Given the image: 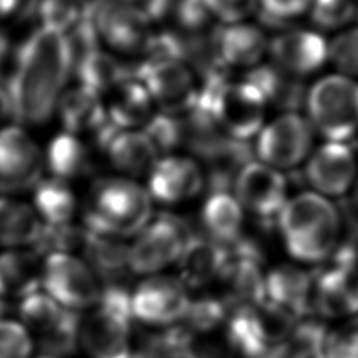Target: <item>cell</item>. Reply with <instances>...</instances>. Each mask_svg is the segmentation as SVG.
<instances>
[{
	"instance_id": "obj_1",
	"label": "cell",
	"mask_w": 358,
	"mask_h": 358,
	"mask_svg": "<svg viewBox=\"0 0 358 358\" xmlns=\"http://www.w3.org/2000/svg\"><path fill=\"white\" fill-rule=\"evenodd\" d=\"M70 73L66 35L52 28H38L20 50L8 90L15 119L25 126L46 123L56 110Z\"/></svg>"
},
{
	"instance_id": "obj_2",
	"label": "cell",
	"mask_w": 358,
	"mask_h": 358,
	"mask_svg": "<svg viewBox=\"0 0 358 358\" xmlns=\"http://www.w3.org/2000/svg\"><path fill=\"white\" fill-rule=\"evenodd\" d=\"M277 222L288 253L308 263L327 260L344 232L334 203L310 190L288 197Z\"/></svg>"
},
{
	"instance_id": "obj_3",
	"label": "cell",
	"mask_w": 358,
	"mask_h": 358,
	"mask_svg": "<svg viewBox=\"0 0 358 358\" xmlns=\"http://www.w3.org/2000/svg\"><path fill=\"white\" fill-rule=\"evenodd\" d=\"M84 228L95 235L127 238L138 235L152 220V200L138 180L109 176L95 182Z\"/></svg>"
},
{
	"instance_id": "obj_4",
	"label": "cell",
	"mask_w": 358,
	"mask_h": 358,
	"mask_svg": "<svg viewBox=\"0 0 358 358\" xmlns=\"http://www.w3.org/2000/svg\"><path fill=\"white\" fill-rule=\"evenodd\" d=\"M197 106L222 134L235 141L255 138L266 123L267 103L245 78L208 81L200 88Z\"/></svg>"
},
{
	"instance_id": "obj_5",
	"label": "cell",
	"mask_w": 358,
	"mask_h": 358,
	"mask_svg": "<svg viewBox=\"0 0 358 358\" xmlns=\"http://www.w3.org/2000/svg\"><path fill=\"white\" fill-rule=\"evenodd\" d=\"M98 308L80 323L78 341L90 358H133L131 292L123 282L101 284Z\"/></svg>"
},
{
	"instance_id": "obj_6",
	"label": "cell",
	"mask_w": 358,
	"mask_h": 358,
	"mask_svg": "<svg viewBox=\"0 0 358 358\" xmlns=\"http://www.w3.org/2000/svg\"><path fill=\"white\" fill-rule=\"evenodd\" d=\"M306 119L326 141L348 143L358 133V80L330 73L305 92Z\"/></svg>"
},
{
	"instance_id": "obj_7",
	"label": "cell",
	"mask_w": 358,
	"mask_h": 358,
	"mask_svg": "<svg viewBox=\"0 0 358 358\" xmlns=\"http://www.w3.org/2000/svg\"><path fill=\"white\" fill-rule=\"evenodd\" d=\"M315 130L305 115L285 110L266 122L255 137L257 161L280 171L305 164L315 148Z\"/></svg>"
},
{
	"instance_id": "obj_8",
	"label": "cell",
	"mask_w": 358,
	"mask_h": 358,
	"mask_svg": "<svg viewBox=\"0 0 358 358\" xmlns=\"http://www.w3.org/2000/svg\"><path fill=\"white\" fill-rule=\"evenodd\" d=\"M136 78L148 91L159 113L176 117L197 106L201 85L183 59H148L137 70Z\"/></svg>"
},
{
	"instance_id": "obj_9",
	"label": "cell",
	"mask_w": 358,
	"mask_h": 358,
	"mask_svg": "<svg viewBox=\"0 0 358 358\" xmlns=\"http://www.w3.org/2000/svg\"><path fill=\"white\" fill-rule=\"evenodd\" d=\"M41 284L66 309H85L98 303L101 282L92 268L71 253H50L42 264Z\"/></svg>"
},
{
	"instance_id": "obj_10",
	"label": "cell",
	"mask_w": 358,
	"mask_h": 358,
	"mask_svg": "<svg viewBox=\"0 0 358 358\" xmlns=\"http://www.w3.org/2000/svg\"><path fill=\"white\" fill-rule=\"evenodd\" d=\"M190 235L178 218H152L129 248V268L136 274H152L179 260Z\"/></svg>"
},
{
	"instance_id": "obj_11",
	"label": "cell",
	"mask_w": 358,
	"mask_h": 358,
	"mask_svg": "<svg viewBox=\"0 0 358 358\" xmlns=\"http://www.w3.org/2000/svg\"><path fill=\"white\" fill-rule=\"evenodd\" d=\"M99 43L120 55L145 53L151 25L120 0H103L88 17Z\"/></svg>"
},
{
	"instance_id": "obj_12",
	"label": "cell",
	"mask_w": 358,
	"mask_h": 358,
	"mask_svg": "<svg viewBox=\"0 0 358 358\" xmlns=\"http://www.w3.org/2000/svg\"><path fill=\"white\" fill-rule=\"evenodd\" d=\"M303 172L310 192L333 200L351 192L358 178V159L348 143L324 141L312 150Z\"/></svg>"
},
{
	"instance_id": "obj_13",
	"label": "cell",
	"mask_w": 358,
	"mask_h": 358,
	"mask_svg": "<svg viewBox=\"0 0 358 358\" xmlns=\"http://www.w3.org/2000/svg\"><path fill=\"white\" fill-rule=\"evenodd\" d=\"M232 194L245 213L264 221L277 220L288 200V182L284 172L256 159L239 169Z\"/></svg>"
},
{
	"instance_id": "obj_14",
	"label": "cell",
	"mask_w": 358,
	"mask_h": 358,
	"mask_svg": "<svg viewBox=\"0 0 358 358\" xmlns=\"http://www.w3.org/2000/svg\"><path fill=\"white\" fill-rule=\"evenodd\" d=\"M144 185L152 203L180 204L196 199L204 187L200 164L185 154L171 152L158 157Z\"/></svg>"
},
{
	"instance_id": "obj_15",
	"label": "cell",
	"mask_w": 358,
	"mask_h": 358,
	"mask_svg": "<svg viewBox=\"0 0 358 358\" xmlns=\"http://www.w3.org/2000/svg\"><path fill=\"white\" fill-rule=\"evenodd\" d=\"M267 56L285 73L306 78L329 63V39L316 29H288L270 38Z\"/></svg>"
},
{
	"instance_id": "obj_16",
	"label": "cell",
	"mask_w": 358,
	"mask_h": 358,
	"mask_svg": "<svg viewBox=\"0 0 358 358\" xmlns=\"http://www.w3.org/2000/svg\"><path fill=\"white\" fill-rule=\"evenodd\" d=\"M189 302L185 284L179 278L154 275L131 292V315L147 324L166 326L182 319Z\"/></svg>"
},
{
	"instance_id": "obj_17",
	"label": "cell",
	"mask_w": 358,
	"mask_h": 358,
	"mask_svg": "<svg viewBox=\"0 0 358 358\" xmlns=\"http://www.w3.org/2000/svg\"><path fill=\"white\" fill-rule=\"evenodd\" d=\"M268 41L266 32L249 21L222 24L213 39L214 56L222 67L249 71L264 62Z\"/></svg>"
},
{
	"instance_id": "obj_18",
	"label": "cell",
	"mask_w": 358,
	"mask_h": 358,
	"mask_svg": "<svg viewBox=\"0 0 358 358\" xmlns=\"http://www.w3.org/2000/svg\"><path fill=\"white\" fill-rule=\"evenodd\" d=\"M43 154L21 124L0 127V186H18L36 178Z\"/></svg>"
},
{
	"instance_id": "obj_19",
	"label": "cell",
	"mask_w": 358,
	"mask_h": 358,
	"mask_svg": "<svg viewBox=\"0 0 358 358\" xmlns=\"http://www.w3.org/2000/svg\"><path fill=\"white\" fill-rule=\"evenodd\" d=\"M63 131L81 138L84 134H98L109 124L105 105L99 94L77 84L66 87L55 110Z\"/></svg>"
},
{
	"instance_id": "obj_20",
	"label": "cell",
	"mask_w": 358,
	"mask_h": 358,
	"mask_svg": "<svg viewBox=\"0 0 358 358\" xmlns=\"http://www.w3.org/2000/svg\"><path fill=\"white\" fill-rule=\"evenodd\" d=\"M106 95V119L116 130H141L157 113L148 91L136 77H124Z\"/></svg>"
},
{
	"instance_id": "obj_21",
	"label": "cell",
	"mask_w": 358,
	"mask_h": 358,
	"mask_svg": "<svg viewBox=\"0 0 358 358\" xmlns=\"http://www.w3.org/2000/svg\"><path fill=\"white\" fill-rule=\"evenodd\" d=\"M109 164L120 176H147L159 154L143 130H113L103 144Z\"/></svg>"
},
{
	"instance_id": "obj_22",
	"label": "cell",
	"mask_w": 358,
	"mask_h": 358,
	"mask_svg": "<svg viewBox=\"0 0 358 358\" xmlns=\"http://www.w3.org/2000/svg\"><path fill=\"white\" fill-rule=\"evenodd\" d=\"M228 259V246L213 239L190 236L178 260L180 281L189 287L200 288L214 280H221Z\"/></svg>"
},
{
	"instance_id": "obj_23",
	"label": "cell",
	"mask_w": 358,
	"mask_h": 358,
	"mask_svg": "<svg viewBox=\"0 0 358 358\" xmlns=\"http://www.w3.org/2000/svg\"><path fill=\"white\" fill-rule=\"evenodd\" d=\"M266 299L289 312L295 319L312 309L313 275L295 266H280L264 277Z\"/></svg>"
},
{
	"instance_id": "obj_24",
	"label": "cell",
	"mask_w": 358,
	"mask_h": 358,
	"mask_svg": "<svg viewBox=\"0 0 358 358\" xmlns=\"http://www.w3.org/2000/svg\"><path fill=\"white\" fill-rule=\"evenodd\" d=\"M243 78L257 88L267 105L280 106L282 112L296 110L301 98L305 99L306 91H302L301 80L285 73L271 62H263L246 71Z\"/></svg>"
},
{
	"instance_id": "obj_25",
	"label": "cell",
	"mask_w": 358,
	"mask_h": 358,
	"mask_svg": "<svg viewBox=\"0 0 358 358\" xmlns=\"http://www.w3.org/2000/svg\"><path fill=\"white\" fill-rule=\"evenodd\" d=\"M201 221L210 239L228 246L241 238L245 211L232 193L215 192L203 206Z\"/></svg>"
},
{
	"instance_id": "obj_26",
	"label": "cell",
	"mask_w": 358,
	"mask_h": 358,
	"mask_svg": "<svg viewBox=\"0 0 358 358\" xmlns=\"http://www.w3.org/2000/svg\"><path fill=\"white\" fill-rule=\"evenodd\" d=\"M42 278L41 256L35 252L11 250L0 255V295L27 296L36 292Z\"/></svg>"
},
{
	"instance_id": "obj_27",
	"label": "cell",
	"mask_w": 358,
	"mask_h": 358,
	"mask_svg": "<svg viewBox=\"0 0 358 358\" xmlns=\"http://www.w3.org/2000/svg\"><path fill=\"white\" fill-rule=\"evenodd\" d=\"M85 232L81 250L88 260V266L102 280L101 284L122 282L124 271L129 268V246L119 238L95 235L87 229Z\"/></svg>"
},
{
	"instance_id": "obj_28",
	"label": "cell",
	"mask_w": 358,
	"mask_h": 358,
	"mask_svg": "<svg viewBox=\"0 0 358 358\" xmlns=\"http://www.w3.org/2000/svg\"><path fill=\"white\" fill-rule=\"evenodd\" d=\"M43 222L28 203L0 197V246L35 245Z\"/></svg>"
},
{
	"instance_id": "obj_29",
	"label": "cell",
	"mask_w": 358,
	"mask_h": 358,
	"mask_svg": "<svg viewBox=\"0 0 358 358\" xmlns=\"http://www.w3.org/2000/svg\"><path fill=\"white\" fill-rule=\"evenodd\" d=\"M46 225L70 224L77 210V199L67 182L50 176L39 182L31 204Z\"/></svg>"
},
{
	"instance_id": "obj_30",
	"label": "cell",
	"mask_w": 358,
	"mask_h": 358,
	"mask_svg": "<svg viewBox=\"0 0 358 358\" xmlns=\"http://www.w3.org/2000/svg\"><path fill=\"white\" fill-rule=\"evenodd\" d=\"M43 162L53 178L64 182L74 179L87 168L85 144L80 137L62 131L49 141Z\"/></svg>"
},
{
	"instance_id": "obj_31",
	"label": "cell",
	"mask_w": 358,
	"mask_h": 358,
	"mask_svg": "<svg viewBox=\"0 0 358 358\" xmlns=\"http://www.w3.org/2000/svg\"><path fill=\"white\" fill-rule=\"evenodd\" d=\"M73 70L77 74L78 84L92 90L101 96L108 94L126 77L117 60L109 53L99 50V48L76 62L71 67V71Z\"/></svg>"
},
{
	"instance_id": "obj_32",
	"label": "cell",
	"mask_w": 358,
	"mask_h": 358,
	"mask_svg": "<svg viewBox=\"0 0 358 358\" xmlns=\"http://www.w3.org/2000/svg\"><path fill=\"white\" fill-rule=\"evenodd\" d=\"M69 310L70 309L59 305L48 294L39 291L24 296L18 309L21 320L41 336L59 326Z\"/></svg>"
},
{
	"instance_id": "obj_33",
	"label": "cell",
	"mask_w": 358,
	"mask_h": 358,
	"mask_svg": "<svg viewBox=\"0 0 358 358\" xmlns=\"http://www.w3.org/2000/svg\"><path fill=\"white\" fill-rule=\"evenodd\" d=\"M308 14L316 31L337 34L357 24L358 4L354 0H312Z\"/></svg>"
},
{
	"instance_id": "obj_34",
	"label": "cell",
	"mask_w": 358,
	"mask_h": 358,
	"mask_svg": "<svg viewBox=\"0 0 358 358\" xmlns=\"http://www.w3.org/2000/svg\"><path fill=\"white\" fill-rule=\"evenodd\" d=\"M225 317L227 303L213 296H203L189 302L179 327L189 334H208L221 326Z\"/></svg>"
},
{
	"instance_id": "obj_35",
	"label": "cell",
	"mask_w": 358,
	"mask_h": 358,
	"mask_svg": "<svg viewBox=\"0 0 358 358\" xmlns=\"http://www.w3.org/2000/svg\"><path fill=\"white\" fill-rule=\"evenodd\" d=\"M329 63L336 73L358 80V24L337 32L329 41Z\"/></svg>"
},
{
	"instance_id": "obj_36",
	"label": "cell",
	"mask_w": 358,
	"mask_h": 358,
	"mask_svg": "<svg viewBox=\"0 0 358 358\" xmlns=\"http://www.w3.org/2000/svg\"><path fill=\"white\" fill-rule=\"evenodd\" d=\"M80 323L81 316L74 310H69L59 326L41 336L39 345L43 355L49 358H62L74 352L78 341Z\"/></svg>"
},
{
	"instance_id": "obj_37",
	"label": "cell",
	"mask_w": 358,
	"mask_h": 358,
	"mask_svg": "<svg viewBox=\"0 0 358 358\" xmlns=\"http://www.w3.org/2000/svg\"><path fill=\"white\" fill-rule=\"evenodd\" d=\"M39 15L45 28H52L67 34L69 29L81 21L78 0H42Z\"/></svg>"
},
{
	"instance_id": "obj_38",
	"label": "cell",
	"mask_w": 358,
	"mask_h": 358,
	"mask_svg": "<svg viewBox=\"0 0 358 358\" xmlns=\"http://www.w3.org/2000/svg\"><path fill=\"white\" fill-rule=\"evenodd\" d=\"M141 130L148 136L159 157L173 152L180 140V127L176 123L175 116L159 112H157Z\"/></svg>"
},
{
	"instance_id": "obj_39",
	"label": "cell",
	"mask_w": 358,
	"mask_h": 358,
	"mask_svg": "<svg viewBox=\"0 0 358 358\" xmlns=\"http://www.w3.org/2000/svg\"><path fill=\"white\" fill-rule=\"evenodd\" d=\"M323 352L326 358H358V317L327 331Z\"/></svg>"
},
{
	"instance_id": "obj_40",
	"label": "cell",
	"mask_w": 358,
	"mask_h": 358,
	"mask_svg": "<svg viewBox=\"0 0 358 358\" xmlns=\"http://www.w3.org/2000/svg\"><path fill=\"white\" fill-rule=\"evenodd\" d=\"M32 341L27 329L13 320H0V358H29Z\"/></svg>"
},
{
	"instance_id": "obj_41",
	"label": "cell",
	"mask_w": 358,
	"mask_h": 358,
	"mask_svg": "<svg viewBox=\"0 0 358 358\" xmlns=\"http://www.w3.org/2000/svg\"><path fill=\"white\" fill-rule=\"evenodd\" d=\"M169 14L175 22L185 31H201L214 18L203 0H172Z\"/></svg>"
},
{
	"instance_id": "obj_42",
	"label": "cell",
	"mask_w": 358,
	"mask_h": 358,
	"mask_svg": "<svg viewBox=\"0 0 358 358\" xmlns=\"http://www.w3.org/2000/svg\"><path fill=\"white\" fill-rule=\"evenodd\" d=\"M214 20L221 24L248 21L257 10V0H203Z\"/></svg>"
},
{
	"instance_id": "obj_43",
	"label": "cell",
	"mask_w": 358,
	"mask_h": 358,
	"mask_svg": "<svg viewBox=\"0 0 358 358\" xmlns=\"http://www.w3.org/2000/svg\"><path fill=\"white\" fill-rule=\"evenodd\" d=\"M310 4L312 0H257V10L270 21L289 22L308 14Z\"/></svg>"
},
{
	"instance_id": "obj_44",
	"label": "cell",
	"mask_w": 358,
	"mask_h": 358,
	"mask_svg": "<svg viewBox=\"0 0 358 358\" xmlns=\"http://www.w3.org/2000/svg\"><path fill=\"white\" fill-rule=\"evenodd\" d=\"M150 25L164 20L171 10L172 0H120Z\"/></svg>"
},
{
	"instance_id": "obj_45",
	"label": "cell",
	"mask_w": 358,
	"mask_h": 358,
	"mask_svg": "<svg viewBox=\"0 0 358 358\" xmlns=\"http://www.w3.org/2000/svg\"><path fill=\"white\" fill-rule=\"evenodd\" d=\"M287 358H326L323 345H303L288 351Z\"/></svg>"
},
{
	"instance_id": "obj_46",
	"label": "cell",
	"mask_w": 358,
	"mask_h": 358,
	"mask_svg": "<svg viewBox=\"0 0 358 358\" xmlns=\"http://www.w3.org/2000/svg\"><path fill=\"white\" fill-rule=\"evenodd\" d=\"M11 115H13V102H11L10 92L0 84V127L4 126L3 123H6Z\"/></svg>"
},
{
	"instance_id": "obj_47",
	"label": "cell",
	"mask_w": 358,
	"mask_h": 358,
	"mask_svg": "<svg viewBox=\"0 0 358 358\" xmlns=\"http://www.w3.org/2000/svg\"><path fill=\"white\" fill-rule=\"evenodd\" d=\"M22 0H0V18H6L18 11Z\"/></svg>"
},
{
	"instance_id": "obj_48",
	"label": "cell",
	"mask_w": 358,
	"mask_h": 358,
	"mask_svg": "<svg viewBox=\"0 0 358 358\" xmlns=\"http://www.w3.org/2000/svg\"><path fill=\"white\" fill-rule=\"evenodd\" d=\"M8 48H10V42H8V38L7 35L0 31V63L4 60V57L7 56L8 53Z\"/></svg>"
},
{
	"instance_id": "obj_49",
	"label": "cell",
	"mask_w": 358,
	"mask_h": 358,
	"mask_svg": "<svg viewBox=\"0 0 358 358\" xmlns=\"http://www.w3.org/2000/svg\"><path fill=\"white\" fill-rule=\"evenodd\" d=\"M351 194H352V204L355 207V211L358 213V178H357V180H355V183L351 189Z\"/></svg>"
},
{
	"instance_id": "obj_50",
	"label": "cell",
	"mask_w": 358,
	"mask_h": 358,
	"mask_svg": "<svg viewBox=\"0 0 358 358\" xmlns=\"http://www.w3.org/2000/svg\"><path fill=\"white\" fill-rule=\"evenodd\" d=\"M4 312V299H3V296L0 295V315Z\"/></svg>"
},
{
	"instance_id": "obj_51",
	"label": "cell",
	"mask_w": 358,
	"mask_h": 358,
	"mask_svg": "<svg viewBox=\"0 0 358 358\" xmlns=\"http://www.w3.org/2000/svg\"><path fill=\"white\" fill-rule=\"evenodd\" d=\"M39 358H49V357H45V355H42V357H39Z\"/></svg>"
},
{
	"instance_id": "obj_52",
	"label": "cell",
	"mask_w": 358,
	"mask_h": 358,
	"mask_svg": "<svg viewBox=\"0 0 358 358\" xmlns=\"http://www.w3.org/2000/svg\"><path fill=\"white\" fill-rule=\"evenodd\" d=\"M354 1H355V3H357V4H358V0H354Z\"/></svg>"
},
{
	"instance_id": "obj_53",
	"label": "cell",
	"mask_w": 358,
	"mask_h": 358,
	"mask_svg": "<svg viewBox=\"0 0 358 358\" xmlns=\"http://www.w3.org/2000/svg\"><path fill=\"white\" fill-rule=\"evenodd\" d=\"M96 1H103V0H96Z\"/></svg>"
}]
</instances>
